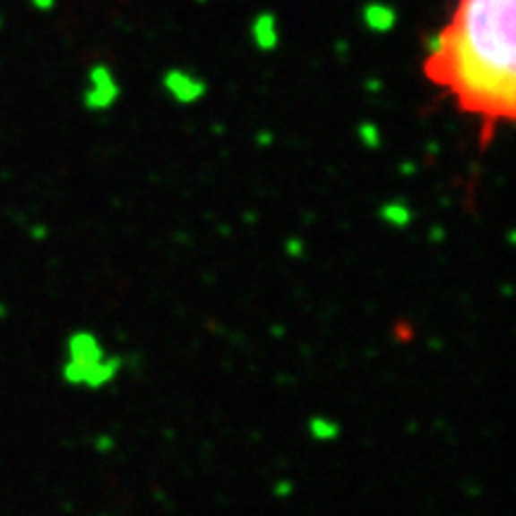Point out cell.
Masks as SVG:
<instances>
[{
    "instance_id": "ba28073f",
    "label": "cell",
    "mask_w": 516,
    "mask_h": 516,
    "mask_svg": "<svg viewBox=\"0 0 516 516\" xmlns=\"http://www.w3.org/2000/svg\"><path fill=\"white\" fill-rule=\"evenodd\" d=\"M380 218L383 222H387L390 228L394 229H404L411 225V208L401 201H390L385 206L380 208Z\"/></svg>"
},
{
    "instance_id": "3957f363",
    "label": "cell",
    "mask_w": 516,
    "mask_h": 516,
    "mask_svg": "<svg viewBox=\"0 0 516 516\" xmlns=\"http://www.w3.org/2000/svg\"><path fill=\"white\" fill-rule=\"evenodd\" d=\"M120 99V84L115 72L103 63H96L86 74V89H84V106L91 113H103L117 103Z\"/></svg>"
},
{
    "instance_id": "5b68a950",
    "label": "cell",
    "mask_w": 516,
    "mask_h": 516,
    "mask_svg": "<svg viewBox=\"0 0 516 516\" xmlns=\"http://www.w3.org/2000/svg\"><path fill=\"white\" fill-rule=\"evenodd\" d=\"M251 41L258 50L263 53H271V50L278 48L280 43V29L278 20L272 13H261L256 14V20L251 22Z\"/></svg>"
},
{
    "instance_id": "8992f818",
    "label": "cell",
    "mask_w": 516,
    "mask_h": 516,
    "mask_svg": "<svg viewBox=\"0 0 516 516\" xmlns=\"http://www.w3.org/2000/svg\"><path fill=\"white\" fill-rule=\"evenodd\" d=\"M361 20H364L366 29L373 31V34H387L397 24V10L383 3V0H375V3H368L361 10Z\"/></svg>"
},
{
    "instance_id": "277c9868",
    "label": "cell",
    "mask_w": 516,
    "mask_h": 516,
    "mask_svg": "<svg viewBox=\"0 0 516 516\" xmlns=\"http://www.w3.org/2000/svg\"><path fill=\"white\" fill-rule=\"evenodd\" d=\"M163 89L179 106H194L206 96V82L186 70H168L163 77Z\"/></svg>"
},
{
    "instance_id": "52a82bcc",
    "label": "cell",
    "mask_w": 516,
    "mask_h": 516,
    "mask_svg": "<svg viewBox=\"0 0 516 516\" xmlns=\"http://www.w3.org/2000/svg\"><path fill=\"white\" fill-rule=\"evenodd\" d=\"M340 433H342L340 423L328 418V416H314L308 421V435L314 437L315 443H335Z\"/></svg>"
},
{
    "instance_id": "9c48e42d",
    "label": "cell",
    "mask_w": 516,
    "mask_h": 516,
    "mask_svg": "<svg viewBox=\"0 0 516 516\" xmlns=\"http://www.w3.org/2000/svg\"><path fill=\"white\" fill-rule=\"evenodd\" d=\"M358 139H361L366 149H378L380 143H383V134H380V129L373 122H364L358 127Z\"/></svg>"
},
{
    "instance_id": "7a4b0ae2",
    "label": "cell",
    "mask_w": 516,
    "mask_h": 516,
    "mask_svg": "<svg viewBox=\"0 0 516 516\" xmlns=\"http://www.w3.org/2000/svg\"><path fill=\"white\" fill-rule=\"evenodd\" d=\"M122 361L108 357L103 344L89 330H79L67 340V358L63 366V378L74 387L100 390L117 378Z\"/></svg>"
},
{
    "instance_id": "30bf717a",
    "label": "cell",
    "mask_w": 516,
    "mask_h": 516,
    "mask_svg": "<svg viewBox=\"0 0 516 516\" xmlns=\"http://www.w3.org/2000/svg\"><path fill=\"white\" fill-rule=\"evenodd\" d=\"M0 27H3V14H0Z\"/></svg>"
},
{
    "instance_id": "6da1fadb",
    "label": "cell",
    "mask_w": 516,
    "mask_h": 516,
    "mask_svg": "<svg viewBox=\"0 0 516 516\" xmlns=\"http://www.w3.org/2000/svg\"><path fill=\"white\" fill-rule=\"evenodd\" d=\"M447 48L426 63L435 84L490 125L516 113V0H459Z\"/></svg>"
}]
</instances>
